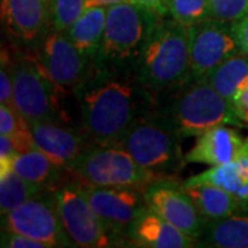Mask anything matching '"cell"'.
<instances>
[{"instance_id": "1", "label": "cell", "mask_w": 248, "mask_h": 248, "mask_svg": "<svg viewBox=\"0 0 248 248\" xmlns=\"http://www.w3.org/2000/svg\"><path fill=\"white\" fill-rule=\"evenodd\" d=\"M116 65L93 62L73 94L86 135L97 145H117L142 116L148 115L151 90L122 73Z\"/></svg>"}, {"instance_id": "2", "label": "cell", "mask_w": 248, "mask_h": 248, "mask_svg": "<svg viewBox=\"0 0 248 248\" xmlns=\"http://www.w3.org/2000/svg\"><path fill=\"white\" fill-rule=\"evenodd\" d=\"M137 76L151 91L182 86L190 73L189 27L157 18L137 60Z\"/></svg>"}, {"instance_id": "3", "label": "cell", "mask_w": 248, "mask_h": 248, "mask_svg": "<svg viewBox=\"0 0 248 248\" xmlns=\"http://www.w3.org/2000/svg\"><path fill=\"white\" fill-rule=\"evenodd\" d=\"M7 51L14 83L13 107L29 124L61 120L63 117L61 99L65 90L46 73L31 51H22L17 47L11 51L7 48Z\"/></svg>"}, {"instance_id": "4", "label": "cell", "mask_w": 248, "mask_h": 248, "mask_svg": "<svg viewBox=\"0 0 248 248\" xmlns=\"http://www.w3.org/2000/svg\"><path fill=\"white\" fill-rule=\"evenodd\" d=\"M169 119L182 138L199 137L222 124L244 125L231 101L222 97L205 79H196L193 84L178 93Z\"/></svg>"}, {"instance_id": "5", "label": "cell", "mask_w": 248, "mask_h": 248, "mask_svg": "<svg viewBox=\"0 0 248 248\" xmlns=\"http://www.w3.org/2000/svg\"><path fill=\"white\" fill-rule=\"evenodd\" d=\"M181 134L169 117L142 116L117 142L142 167L156 174L171 172L181 167Z\"/></svg>"}, {"instance_id": "6", "label": "cell", "mask_w": 248, "mask_h": 248, "mask_svg": "<svg viewBox=\"0 0 248 248\" xmlns=\"http://www.w3.org/2000/svg\"><path fill=\"white\" fill-rule=\"evenodd\" d=\"M159 17L163 16L133 1L109 6L104 39L94 61L119 65L133 58L137 60L145 39Z\"/></svg>"}, {"instance_id": "7", "label": "cell", "mask_w": 248, "mask_h": 248, "mask_svg": "<svg viewBox=\"0 0 248 248\" xmlns=\"http://www.w3.org/2000/svg\"><path fill=\"white\" fill-rule=\"evenodd\" d=\"M86 186H133L145 189L161 175L142 167L119 145L90 146L72 171Z\"/></svg>"}, {"instance_id": "8", "label": "cell", "mask_w": 248, "mask_h": 248, "mask_svg": "<svg viewBox=\"0 0 248 248\" xmlns=\"http://www.w3.org/2000/svg\"><path fill=\"white\" fill-rule=\"evenodd\" d=\"M53 196L63 229L75 247L104 248L113 246L115 239L112 233L93 210L81 184L61 182L53 187Z\"/></svg>"}, {"instance_id": "9", "label": "cell", "mask_w": 248, "mask_h": 248, "mask_svg": "<svg viewBox=\"0 0 248 248\" xmlns=\"http://www.w3.org/2000/svg\"><path fill=\"white\" fill-rule=\"evenodd\" d=\"M1 217L3 231L25 234L46 244L47 248L73 246L55 208L53 187H46Z\"/></svg>"}, {"instance_id": "10", "label": "cell", "mask_w": 248, "mask_h": 248, "mask_svg": "<svg viewBox=\"0 0 248 248\" xmlns=\"http://www.w3.org/2000/svg\"><path fill=\"white\" fill-rule=\"evenodd\" d=\"M35 45L31 53L65 91L76 89L93 66L94 61L81 53L65 32L48 28Z\"/></svg>"}, {"instance_id": "11", "label": "cell", "mask_w": 248, "mask_h": 248, "mask_svg": "<svg viewBox=\"0 0 248 248\" xmlns=\"http://www.w3.org/2000/svg\"><path fill=\"white\" fill-rule=\"evenodd\" d=\"M143 197L148 208L177 229L193 239L202 237L207 222L184 185L161 178L143 189Z\"/></svg>"}, {"instance_id": "12", "label": "cell", "mask_w": 248, "mask_h": 248, "mask_svg": "<svg viewBox=\"0 0 248 248\" xmlns=\"http://www.w3.org/2000/svg\"><path fill=\"white\" fill-rule=\"evenodd\" d=\"M237 50L239 45L232 25L210 18L189 27L190 73L195 79H207L218 65Z\"/></svg>"}, {"instance_id": "13", "label": "cell", "mask_w": 248, "mask_h": 248, "mask_svg": "<svg viewBox=\"0 0 248 248\" xmlns=\"http://www.w3.org/2000/svg\"><path fill=\"white\" fill-rule=\"evenodd\" d=\"M83 190L115 241L120 236H127L131 223L146 208L143 189L140 187L83 185Z\"/></svg>"}, {"instance_id": "14", "label": "cell", "mask_w": 248, "mask_h": 248, "mask_svg": "<svg viewBox=\"0 0 248 248\" xmlns=\"http://www.w3.org/2000/svg\"><path fill=\"white\" fill-rule=\"evenodd\" d=\"M36 146L61 169L72 172L90 146L72 127L60 120L31 123Z\"/></svg>"}, {"instance_id": "15", "label": "cell", "mask_w": 248, "mask_h": 248, "mask_svg": "<svg viewBox=\"0 0 248 248\" xmlns=\"http://www.w3.org/2000/svg\"><path fill=\"white\" fill-rule=\"evenodd\" d=\"M51 0H1V21L16 42L33 43L50 28Z\"/></svg>"}, {"instance_id": "16", "label": "cell", "mask_w": 248, "mask_h": 248, "mask_svg": "<svg viewBox=\"0 0 248 248\" xmlns=\"http://www.w3.org/2000/svg\"><path fill=\"white\" fill-rule=\"evenodd\" d=\"M125 237L135 246L145 248H189L195 246L193 237L177 229L148 207L135 218Z\"/></svg>"}, {"instance_id": "17", "label": "cell", "mask_w": 248, "mask_h": 248, "mask_svg": "<svg viewBox=\"0 0 248 248\" xmlns=\"http://www.w3.org/2000/svg\"><path fill=\"white\" fill-rule=\"evenodd\" d=\"M243 138L237 130L222 124L199 135L195 146L185 155V163L221 166L237 157L243 146Z\"/></svg>"}, {"instance_id": "18", "label": "cell", "mask_w": 248, "mask_h": 248, "mask_svg": "<svg viewBox=\"0 0 248 248\" xmlns=\"http://www.w3.org/2000/svg\"><path fill=\"white\" fill-rule=\"evenodd\" d=\"M182 185L187 192V195L195 202L205 222L221 219L225 217H231L248 210L234 196L218 186L207 185V184H199V185L182 184Z\"/></svg>"}, {"instance_id": "19", "label": "cell", "mask_w": 248, "mask_h": 248, "mask_svg": "<svg viewBox=\"0 0 248 248\" xmlns=\"http://www.w3.org/2000/svg\"><path fill=\"white\" fill-rule=\"evenodd\" d=\"M108 9L104 6L86 7L76 22L69 28L66 35L73 45L90 60H95L104 39Z\"/></svg>"}, {"instance_id": "20", "label": "cell", "mask_w": 248, "mask_h": 248, "mask_svg": "<svg viewBox=\"0 0 248 248\" xmlns=\"http://www.w3.org/2000/svg\"><path fill=\"white\" fill-rule=\"evenodd\" d=\"M11 169L19 177L42 187H54L61 184L62 171H66L57 166L39 148L18 153L13 160Z\"/></svg>"}, {"instance_id": "21", "label": "cell", "mask_w": 248, "mask_h": 248, "mask_svg": "<svg viewBox=\"0 0 248 248\" xmlns=\"http://www.w3.org/2000/svg\"><path fill=\"white\" fill-rule=\"evenodd\" d=\"M202 237L207 247L248 248V218L234 214L208 221Z\"/></svg>"}, {"instance_id": "22", "label": "cell", "mask_w": 248, "mask_h": 248, "mask_svg": "<svg viewBox=\"0 0 248 248\" xmlns=\"http://www.w3.org/2000/svg\"><path fill=\"white\" fill-rule=\"evenodd\" d=\"M184 184L185 185L207 184V185L218 186L234 196L248 208V178L243 174L236 160L221 166H214L204 172L190 177Z\"/></svg>"}, {"instance_id": "23", "label": "cell", "mask_w": 248, "mask_h": 248, "mask_svg": "<svg viewBox=\"0 0 248 248\" xmlns=\"http://www.w3.org/2000/svg\"><path fill=\"white\" fill-rule=\"evenodd\" d=\"M248 78L247 54H234L218 65L208 76L207 81L217 90L222 97L232 101L240 83Z\"/></svg>"}, {"instance_id": "24", "label": "cell", "mask_w": 248, "mask_h": 248, "mask_svg": "<svg viewBox=\"0 0 248 248\" xmlns=\"http://www.w3.org/2000/svg\"><path fill=\"white\" fill-rule=\"evenodd\" d=\"M43 189L46 187L19 177L13 169L0 172V213L4 215L13 211Z\"/></svg>"}, {"instance_id": "25", "label": "cell", "mask_w": 248, "mask_h": 248, "mask_svg": "<svg viewBox=\"0 0 248 248\" xmlns=\"http://www.w3.org/2000/svg\"><path fill=\"white\" fill-rule=\"evenodd\" d=\"M169 14L174 21L185 27H193L213 18L210 0H170Z\"/></svg>"}, {"instance_id": "26", "label": "cell", "mask_w": 248, "mask_h": 248, "mask_svg": "<svg viewBox=\"0 0 248 248\" xmlns=\"http://www.w3.org/2000/svg\"><path fill=\"white\" fill-rule=\"evenodd\" d=\"M84 10L86 0H51L50 28L66 33Z\"/></svg>"}, {"instance_id": "27", "label": "cell", "mask_w": 248, "mask_h": 248, "mask_svg": "<svg viewBox=\"0 0 248 248\" xmlns=\"http://www.w3.org/2000/svg\"><path fill=\"white\" fill-rule=\"evenodd\" d=\"M211 17L233 25L248 17V0H210Z\"/></svg>"}, {"instance_id": "28", "label": "cell", "mask_w": 248, "mask_h": 248, "mask_svg": "<svg viewBox=\"0 0 248 248\" xmlns=\"http://www.w3.org/2000/svg\"><path fill=\"white\" fill-rule=\"evenodd\" d=\"M14 99V83H13V72L11 61L7 48L3 46L1 48V68H0V102L4 105L13 107Z\"/></svg>"}, {"instance_id": "29", "label": "cell", "mask_w": 248, "mask_h": 248, "mask_svg": "<svg viewBox=\"0 0 248 248\" xmlns=\"http://www.w3.org/2000/svg\"><path fill=\"white\" fill-rule=\"evenodd\" d=\"M1 247L7 248H47L46 244L31 239L25 234L16 232L3 231L1 233Z\"/></svg>"}, {"instance_id": "30", "label": "cell", "mask_w": 248, "mask_h": 248, "mask_svg": "<svg viewBox=\"0 0 248 248\" xmlns=\"http://www.w3.org/2000/svg\"><path fill=\"white\" fill-rule=\"evenodd\" d=\"M231 102L237 117L244 124H248V78L240 83Z\"/></svg>"}, {"instance_id": "31", "label": "cell", "mask_w": 248, "mask_h": 248, "mask_svg": "<svg viewBox=\"0 0 248 248\" xmlns=\"http://www.w3.org/2000/svg\"><path fill=\"white\" fill-rule=\"evenodd\" d=\"M18 155L14 140L9 135H0V172L11 170L13 160Z\"/></svg>"}, {"instance_id": "32", "label": "cell", "mask_w": 248, "mask_h": 248, "mask_svg": "<svg viewBox=\"0 0 248 248\" xmlns=\"http://www.w3.org/2000/svg\"><path fill=\"white\" fill-rule=\"evenodd\" d=\"M232 31H233V35L236 37V42L239 45L241 53L248 55V17L233 24Z\"/></svg>"}, {"instance_id": "33", "label": "cell", "mask_w": 248, "mask_h": 248, "mask_svg": "<svg viewBox=\"0 0 248 248\" xmlns=\"http://www.w3.org/2000/svg\"><path fill=\"white\" fill-rule=\"evenodd\" d=\"M138 6H142L145 9H149L155 11L159 16H166L169 13V1L170 0H130Z\"/></svg>"}, {"instance_id": "34", "label": "cell", "mask_w": 248, "mask_h": 248, "mask_svg": "<svg viewBox=\"0 0 248 248\" xmlns=\"http://www.w3.org/2000/svg\"><path fill=\"white\" fill-rule=\"evenodd\" d=\"M124 1H130V0H86V7H94V6L109 7V6L124 3Z\"/></svg>"}]
</instances>
